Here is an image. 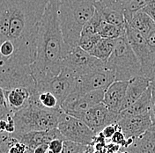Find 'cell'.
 <instances>
[{
  "mask_svg": "<svg viewBox=\"0 0 155 153\" xmlns=\"http://www.w3.org/2000/svg\"><path fill=\"white\" fill-rule=\"evenodd\" d=\"M48 0H0V86L16 83L36 56L39 26Z\"/></svg>",
  "mask_w": 155,
  "mask_h": 153,
  "instance_id": "cell-1",
  "label": "cell"
},
{
  "mask_svg": "<svg viewBox=\"0 0 155 153\" xmlns=\"http://www.w3.org/2000/svg\"><path fill=\"white\" fill-rule=\"evenodd\" d=\"M68 47L58 18V0H48L39 26L35 59L30 65L36 83L48 80L61 72Z\"/></svg>",
  "mask_w": 155,
  "mask_h": 153,
  "instance_id": "cell-2",
  "label": "cell"
},
{
  "mask_svg": "<svg viewBox=\"0 0 155 153\" xmlns=\"http://www.w3.org/2000/svg\"><path fill=\"white\" fill-rule=\"evenodd\" d=\"M96 0H58V18L65 43L78 45L81 32L95 11Z\"/></svg>",
  "mask_w": 155,
  "mask_h": 153,
  "instance_id": "cell-3",
  "label": "cell"
},
{
  "mask_svg": "<svg viewBox=\"0 0 155 153\" xmlns=\"http://www.w3.org/2000/svg\"><path fill=\"white\" fill-rule=\"evenodd\" d=\"M62 113L61 108L49 109L29 102L28 105L12 115L15 131L10 135L16 139L30 131H43L58 128Z\"/></svg>",
  "mask_w": 155,
  "mask_h": 153,
  "instance_id": "cell-4",
  "label": "cell"
},
{
  "mask_svg": "<svg viewBox=\"0 0 155 153\" xmlns=\"http://www.w3.org/2000/svg\"><path fill=\"white\" fill-rule=\"evenodd\" d=\"M106 67L115 72L116 80L130 81L135 76L144 75L141 63L125 34L116 39L114 51L106 62Z\"/></svg>",
  "mask_w": 155,
  "mask_h": 153,
  "instance_id": "cell-5",
  "label": "cell"
},
{
  "mask_svg": "<svg viewBox=\"0 0 155 153\" xmlns=\"http://www.w3.org/2000/svg\"><path fill=\"white\" fill-rule=\"evenodd\" d=\"M106 66V63L92 56L78 45L68 47L63 61L62 70L78 78L93 70Z\"/></svg>",
  "mask_w": 155,
  "mask_h": 153,
  "instance_id": "cell-6",
  "label": "cell"
},
{
  "mask_svg": "<svg viewBox=\"0 0 155 153\" xmlns=\"http://www.w3.org/2000/svg\"><path fill=\"white\" fill-rule=\"evenodd\" d=\"M65 140H71L86 145H93L96 133L83 121L63 111L58 126Z\"/></svg>",
  "mask_w": 155,
  "mask_h": 153,
  "instance_id": "cell-7",
  "label": "cell"
},
{
  "mask_svg": "<svg viewBox=\"0 0 155 153\" xmlns=\"http://www.w3.org/2000/svg\"><path fill=\"white\" fill-rule=\"evenodd\" d=\"M125 35L130 45L131 46L141 63L144 75L152 81L155 78L154 64L146 37L136 29L131 28L126 21Z\"/></svg>",
  "mask_w": 155,
  "mask_h": 153,
  "instance_id": "cell-8",
  "label": "cell"
},
{
  "mask_svg": "<svg viewBox=\"0 0 155 153\" xmlns=\"http://www.w3.org/2000/svg\"><path fill=\"white\" fill-rule=\"evenodd\" d=\"M106 89L91 91L86 93H80L74 90L64 101L61 104V109L76 118L89 108L103 102Z\"/></svg>",
  "mask_w": 155,
  "mask_h": 153,
  "instance_id": "cell-9",
  "label": "cell"
},
{
  "mask_svg": "<svg viewBox=\"0 0 155 153\" xmlns=\"http://www.w3.org/2000/svg\"><path fill=\"white\" fill-rule=\"evenodd\" d=\"M77 81V77L72 76L64 70H61V72L58 76L46 81L36 83V89L51 92L58 98L61 106L64 99L75 90Z\"/></svg>",
  "mask_w": 155,
  "mask_h": 153,
  "instance_id": "cell-10",
  "label": "cell"
},
{
  "mask_svg": "<svg viewBox=\"0 0 155 153\" xmlns=\"http://www.w3.org/2000/svg\"><path fill=\"white\" fill-rule=\"evenodd\" d=\"M114 81H116L115 72L105 66L79 76L75 90L80 93H86L94 90L107 89Z\"/></svg>",
  "mask_w": 155,
  "mask_h": 153,
  "instance_id": "cell-11",
  "label": "cell"
},
{
  "mask_svg": "<svg viewBox=\"0 0 155 153\" xmlns=\"http://www.w3.org/2000/svg\"><path fill=\"white\" fill-rule=\"evenodd\" d=\"M118 114L110 110L103 102L89 108L78 119L83 121L96 134L102 131L107 125L116 123Z\"/></svg>",
  "mask_w": 155,
  "mask_h": 153,
  "instance_id": "cell-12",
  "label": "cell"
},
{
  "mask_svg": "<svg viewBox=\"0 0 155 153\" xmlns=\"http://www.w3.org/2000/svg\"><path fill=\"white\" fill-rule=\"evenodd\" d=\"M121 130L128 140L134 141L146 130L154 126L150 112L132 116H119L116 121Z\"/></svg>",
  "mask_w": 155,
  "mask_h": 153,
  "instance_id": "cell-13",
  "label": "cell"
},
{
  "mask_svg": "<svg viewBox=\"0 0 155 153\" xmlns=\"http://www.w3.org/2000/svg\"><path fill=\"white\" fill-rule=\"evenodd\" d=\"M57 138L65 140L64 136L60 132L58 128L43 131H30L18 136L16 140H18L21 144H25L28 148V153H33V151L37 146L43 144H48Z\"/></svg>",
  "mask_w": 155,
  "mask_h": 153,
  "instance_id": "cell-14",
  "label": "cell"
},
{
  "mask_svg": "<svg viewBox=\"0 0 155 153\" xmlns=\"http://www.w3.org/2000/svg\"><path fill=\"white\" fill-rule=\"evenodd\" d=\"M129 81L116 80L105 91L103 103L112 111L119 114L124 100Z\"/></svg>",
  "mask_w": 155,
  "mask_h": 153,
  "instance_id": "cell-15",
  "label": "cell"
},
{
  "mask_svg": "<svg viewBox=\"0 0 155 153\" xmlns=\"http://www.w3.org/2000/svg\"><path fill=\"white\" fill-rule=\"evenodd\" d=\"M150 86L151 79H149L144 75L137 76L131 78L128 84L125 98L121 107V111L132 105L137 99H139L142 96V94L150 87Z\"/></svg>",
  "mask_w": 155,
  "mask_h": 153,
  "instance_id": "cell-16",
  "label": "cell"
},
{
  "mask_svg": "<svg viewBox=\"0 0 155 153\" xmlns=\"http://www.w3.org/2000/svg\"><path fill=\"white\" fill-rule=\"evenodd\" d=\"M6 102L10 111L15 114L19 110L28 105L35 92L26 87H16L11 90H5Z\"/></svg>",
  "mask_w": 155,
  "mask_h": 153,
  "instance_id": "cell-17",
  "label": "cell"
},
{
  "mask_svg": "<svg viewBox=\"0 0 155 153\" xmlns=\"http://www.w3.org/2000/svg\"><path fill=\"white\" fill-rule=\"evenodd\" d=\"M124 149L129 153H155V126L150 128Z\"/></svg>",
  "mask_w": 155,
  "mask_h": 153,
  "instance_id": "cell-18",
  "label": "cell"
},
{
  "mask_svg": "<svg viewBox=\"0 0 155 153\" xmlns=\"http://www.w3.org/2000/svg\"><path fill=\"white\" fill-rule=\"evenodd\" d=\"M125 21L146 38L155 30V22L143 10L132 13L126 18Z\"/></svg>",
  "mask_w": 155,
  "mask_h": 153,
  "instance_id": "cell-19",
  "label": "cell"
},
{
  "mask_svg": "<svg viewBox=\"0 0 155 153\" xmlns=\"http://www.w3.org/2000/svg\"><path fill=\"white\" fill-rule=\"evenodd\" d=\"M152 98H153V90L150 87L137 99L135 102L130 105L128 108L121 111L118 115L119 116H132V115H142L150 112L152 106Z\"/></svg>",
  "mask_w": 155,
  "mask_h": 153,
  "instance_id": "cell-20",
  "label": "cell"
},
{
  "mask_svg": "<svg viewBox=\"0 0 155 153\" xmlns=\"http://www.w3.org/2000/svg\"><path fill=\"white\" fill-rule=\"evenodd\" d=\"M30 102L36 104L40 106L45 107V108H49V109L61 108L58 98L51 92L46 91V90L35 89V93L31 97Z\"/></svg>",
  "mask_w": 155,
  "mask_h": 153,
  "instance_id": "cell-21",
  "label": "cell"
},
{
  "mask_svg": "<svg viewBox=\"0 0 155 153\" xmlns=\"http://www.w3.org/2000/svg\"><path fill=\"white\" fill-rule=\"evenodd\" d=\"M95 10L101 14L102 19L107 22L117 25V26L125 25L124 14L123 11L107 7L101 3L100 0H96L95 2Z\"/></svg>",
  "mask_w": 155,
  "mask_h": 153,
  "instance_id": "cell-22",
  "label": "cell"
},
{
  "mask_svg": "<svg viewBox=\"0 0 155 153\" xmlns=\"http://www.w3.org/2000/svg\"><path fill=\"white\" fill-rule=\"evenodd\" d=\"M116 45V39L101 38L89 53L98 59L106 63L112 55Z\"/></svg>",
  "mask_w": 155,
  "mask_h": 153,
  "instance_id": "cell-23",
  "label": "cell"
},
{
  "mask_svg": "<svg viewBox=\"0 0 155 153\" xmlns=\"http://www.w3.org/2000/svg\"><path fill=\"white\" fill-rule=\"evenodd\" d=\"M98 34L101 38L116 39L125 34V25L117 26L107 21H103L99 28Z\"/></svg>",
  "mask_w": 155,
  "mask_h": 153,
  "instance_id": "cell-24",
  "label": "cell"
},
{
  "mask_svg": "<svg viewBox=\"0 0 155 153\" xmlns=\"http://www.w3.org/2000/svg\"><path fill=\"white\" fill-rule=\"evenodd\" d=\"M124 9V19L130 16L132 13L142 10L149 0H121Z\"/></svg>",
  "mask_w": 155,
  "mask_h": 153,
  "instance_id": "cell-25",
  "label": "cell"
},
{
  "mask_svg": "<svg viewBox=\"0 0 155 153\" xmlns=\"http://www.w3.org/2000/svg\"><path fill=\"white\" fill-rule=\"evenodd\" d=\"M91 145L79 144L71 140L64 141V148L61 153H84L90 149Z\"/></svg>",
  "mask_w": 155,
  "mask_h": 153,
  "instance_id": "cell-26",
  "label": "cell"
},
{
  "mask_svg": "<svg viewBox=\"0 0 155 153\" xmlns=\"http://www.w3.org/2000/svg\"><path fill=\"white\" fill-rule=\"evenodd\" d=\"M101 38L98 34H81L78 46L82 48L84 50L89 52L92 48L94 47V45L98 42V41Z\"/></svg>",
  "mask_w": 155,
  "mask_h": 153,
  "instance_id": "cell-27",
  "label": "cell"
},
{
  "mask_svg": "<svg viewBox=\"0 0 155 153\" xmlns=\"http://www.w3.org/2000/svg\"><path fill=\"white\" fill-rule=\"evenodd\" d=\"M64 139L57 138L48 143V149L47 153H61L64 148Z\"/></svg>",
  "mask_w": 155,
  "mask_h": 153,
  "instance_id": "cell-28",
  "label": "cell"
},
{
  "mask_svg": "<svg viewBox=\"0 0 155 153\" xmlns=\"http://www.w3.org/2000/svg\"><path fill=\"white\" fill-rule=\"evenodd\" d=\"M119 129H120V127H119V125L117 124L116 122V123H112V124L107 125V127H105L102 129L101 133L106 137V139L107 140V142H108V140L114 135V134L116 133Z\"/></svg>",
  "mask_w": 155,
  "mask_h": 153,
  "instance_id": "cell-29",
  "label": "cell"
},
{
  "mask_svg": "<svg viewBox=\"0 0 155 153\" xmlns=\"http://www.w3.org/2000/svg\"><path fill=\"white\" fill-rule=\"evenodd\" d=\"M142 10L145 11L155 22V0H149Z\"/></svg>",
  "mask_w": 155,
  "mask_h": 153,
  "instance_id": "cell-30",
  "label": "cell"
},
{
  "mask_svg": "<svg viewBox=\"0 0 155 153\" xmlns=\"http://www.w3.org/2000/svg\"><path fill=\"white\" fill-rule=\"evenodd\" d=\"M147 42L149 44V47L151 49V53H152V57L153 60V64H154V71H155V30L146 38Z\"/></svg>",
  "mask_w": 155,
  "mask_h": 153,
  "instance_id": "cell-31",
  "label": "cell"
},
{
  "mask_svg": "<svg viewBox=\"0 0 155 153\" xmlns=\"http://www.w3.org/2000/svg\"><path fill=\"white\" fill-rule=\"evenodd\" d=\"M48 149V144H43L37 146L34 151L33 153H47Z\"/></svg>",
  "mask_w": 155,
  "mask_h": 153,
  "instance_id": "cell-32",
  "label": "cell"
},
{
  "mask_svg": "<svg viewBox=\"0 0 155 153\" xmlns=\"http://www.w3.org/2000/svg\"><path fill=\"white\" fill-rule=\"evenodd\" d=\"M150 115L152 117L153 123L155 126V94H153V98H152V106H151Z\"/></svg>",
  "mask_w": 155,
  "mask_h": 153,
  "instance_id": "cell-33",
  "label": "cell"
},
{
  "mask_svg": "<svg viewBox=\"0 0 155 153\" xmlns=\"http://www.w3.org/2000/svg\"><path fill=\"white\" fill-rule=\"evenodd\" d=\"M151 87H152V90H153V93L155 94V78H153L151 81Z\"/></svg>",
  "mask_w": 155,
  "mask_h": 153,
  "instance_id": "cell-34",
  "label": "cell"
},
{
  "mask_svg": "<svg viewBox=\"0 0 155 153\" xmlns=\"http://www.w3.org/2000/svg\"><path fill=\"white\" fill-rule=\"evenodd\" d=\"M93 151H94V145H91L90 149H89L87 151H86V152L84 153H93Z\"/></svg>",
  "mask_w": 155,
  "mask_h": 153,
  "instance_id": "cell-35",
  "label": "cell"
}]
</instances>
